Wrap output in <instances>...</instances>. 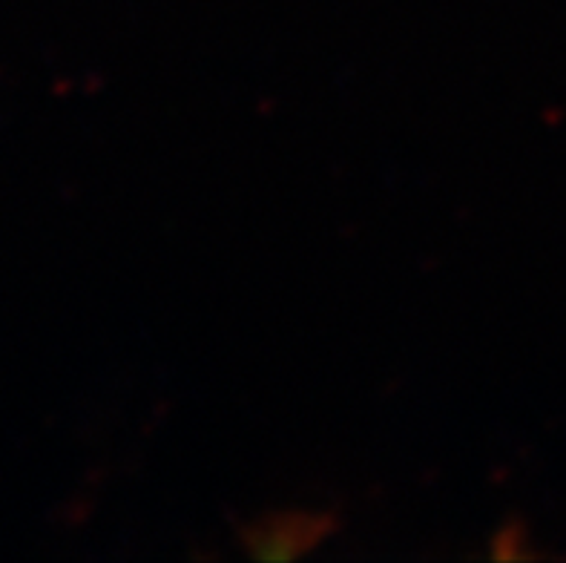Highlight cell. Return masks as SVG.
Returning <instances> with one entry per match:
<instances>
[{
    "label": "cell",
    "mask_w": 566,
    "mask_h": 563,
    "mask_svg": "<svg viewBox=\"0 0 566 563\" xmlns=\"http://www.w3.org/2000/svg\"><path fill=\"white\" fill-rule=\"evenodd\" d=\"M339 526L331 512H268L242 526L244 550L256 561H296L316 550Z\"/></svg>",
    "instance_id": "1"
}]
</instances>
